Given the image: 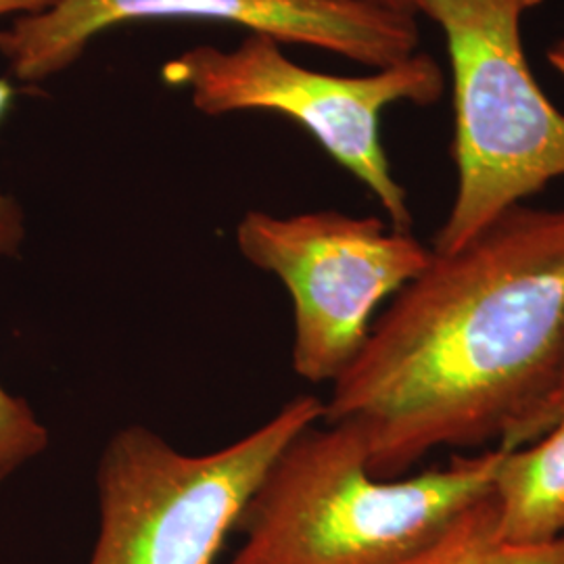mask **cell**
Returning <instances> with one entry per match:
<instances>
[{
    "instance_id": "obj_3",
    "label": "cell",
    "mask_w": 564,
    "mask_h": 564,
    "mask_svg": "<svg viewBox=\"0 0 564 564\" xmlns=\"http://www.w3.org/2000/svg\"><path fill=\"white\" fill-rule=\"evenodd\" d=\"M544 0H414L444 34L456 195L431 251L452 253L564 176V113L533 76L524 15Z\"/></svg>"
},
{
    "instance_id": "obj_4",
    "label": "cell",
    "mask_w": 564,
    "mask_h": 564,
    "mask_svg": "<svg viewBox=\"0 0 564 564\" xmlns=\"http://www.w3.org/2000/svg\"><path fill=\"white\" fill-rule=\"evenodd\" d=\"M324 400L297 395L251 433L188 454L142 424L118 429L97 464L99 533L86 564H218L268 466Z\"/></svg>"
},
{
    "instance_id": "obj_7",
    "label": "cell",
    "mask_w": 564,
    "mask_h": 564,
    "mask_svg": "<svg viewBox=\"0 0 564 564\" xmlns=\"http://www.w3.org/2000/svg\"><path fill=\"white\" fill-rule=\"evenodd\" d=\"M218 21L383 69L419 53L416 15L354 0H57L0 30L13 80L39 84L72 67L102 32L132 21Z\"/></svg>"
},
{
    "instance_id": "obj_13",
    "label": "cell",
    "mask_w": 564,
    "mask_h": 564,
    "mask_svg": "<svg viewBox=\"0 0 564 564\" xmlns=\"http://www.w3.org/2000/svg\"><path fill=\"white\" fill-rule=\"evenodd\" d=\"M57 0H0V20L2 18H28L51 9Z\"/></svg>"
},
{
    "instance_id": "obj_1",
    "label": "cell",
    "mask_w": 564,
    "mask_h": 564,
    "mask_svg": "<svg viewBox=\"0 0 564 564\" xmlns=\"http://www.w3.org/2000/svg\"><path fill=\"white\" fill-rule=\"evenodd\" d=\"M564 207L517 205L391 297L330 384L324 423L354 426L381 479L440 447L529 444L561 368Z\"/></svg>"
},
{
    "instance_id": "obj_15",
    "label": "cell",
    "mask_w": 564,
    "mask_h": 564,
    "mask_svg": "<svg viewBox=\"0 0 564 564\" xmlns=\"http://www.w3.org/2000/svg\"><path fill=\"white\" fill-rule=\"evenodd\" d=\"M547 61L554 67V72H558L564 78V34L547 48Z\"/></svg>"
},
{
    "instance_id": "obj_11",
    "label": "cell",
    "mask_w": 564,
    "mask_h": 564,
    "mask_svg": "<svg viewBox=\"0 0 564 564\" xmlns=\"http://www.w3.org/2000/svg\"><path fill=\"white\" fill-rule=\"evenodd\" d=\"M21 88L9 78H0V123L9 116ZM28 237L25 214L20 203L0 191V258H18Z\"/></svg>"
},
{
    "instance_id": "obj_6",
    "label": "cell",
    "mask_w": 564,
    "mask_h": 564,
    "mask_svg": "<svg viewBox=\"0 0 564 564\" xmlns=\"http://www.w3.org/2000/svg\"><path fill=\"white\" fill-rule=\"evenodd\" d=\"M235 241L258 270L276 276L293 303L295 375L335 383L356 360L381 303L431 262V247L377 216L305 212L242 216Z\"/></svg>"
},
{
    "instance_id": "obj_2",
    "label": "cell",
    "mask_w": 564,
    "mask_h": 564,
    "mask_svg": "<svg viewBox=\"0 0 564 564\" xmlns=\"http://www.w3.org/2000/svg\"><path fill=\"white\" fill-rule=\"evenodd\" d=\"M498 447L410 477L381 479L360 433L307 426L282 447L242 510L226 564H391L435 540L491 494Z\"/></svg>"
},
{
    "instance_id": "obj_5",
    "label": "cell",
    "mask_w": 564,
    "mask_h": 564,
    "mask_svg": "<svg viewBox=\"0 0 564 564\" xmlns=\"http://www.w3.org/2000/svg\"><path fill=\"white\" fill-rule=\"evenodd\" d=\"M162 80L191 93L209 118L239 111H272L297 121L324 153L366 186L391 228L412 232L408 193L393 176L381 139V118L395 102L433 105L444 97L442 65L426 53L366 76H335L286 57L281 42L247 34L235 48L202 44L162 67Z\"/></svg>"
},
{
    "instance_id": "obj_10",
    "label": "cell",
    "mask_w": 564,
    "mask_h": 564,
    "mask_svg": "<svg viewBox=\"0 0 564 564\" xmlns=\"http://www.w3.org/2000/svg\"><path fill=\"white\" fill-rule=\"evenodd\" d=\"M48 442V429L34 410L0 384V479L42 456Z\"/></svg>"
},
{
    "instance_id": "obj_12",
    "label": "cell",
    "mask_w": 564,
    "mask_h": 564,
    "mask_svg": "<svg viewBox=\"0 0 564 564\" xmlns=\"http://www.w3.org/2000/svg\"><path fill=\"white\" fill-rule=\"evenodd\" d=\"M564 412V343H563V356H561V368H558V375H556V383L552 387L547 400H545L535 423L529 431V444L540 440L544 435L545 431L556 423Z\"/></svg>"
},
{
    "instance_id": "obj_8",
    "label": "cell",
    "mask_w": 564,
    "mask_h": 564,
    "mask_svg": "<svg viewBox=\"0 0 564 564\" xmlns=\"http://www.w3.org/2000/svg\"><path fill=\"white\" fill-rule=\"evenodd\" d=\"M491 498L502 538L545 544L564 535V412L544 435L519 449H500Z\"/></svg>"
},
{
    "instance_id": "obj_9",
    "label": "cell",
    "mask_w": 564,
    "mask_h": 564,
    "mask_svg": "<svg viewBox=\"0 0 564 564\" xmlns=\"http://www.w3.org/2000/svg\"><path fill=\"white\" fill-rule=\"evenodd\" d=\"M391 564H564V535L545 544L502 538L491 494L468 506L444 531Z\"/></svg>"
},
{
    "instance_id": "obj_16",
    "label": "cell",
    "mask_w": 564,
    "mask_h": 564,
    "mask_svg": "<svg viewBox=\"0 0 564 564\" xmlns=\"http://www.w3.org/2000/svg\"><path fill=\"white\" fill-rule=\"evenodd\" d=\"M0 484H2V479H0Z\"/></svg>"
},
{
    "instance_id": "obj_14",
    "label": "cell",
    "mask_w": 564,
    "mask_h": 564,
    "mask_svg": "<svg viewBox=\"0 0 564 564\" xmlns=\"http://www.w3.org/2000/svg\"><path fill=\"white\" fill-rule=\"evenodd\" d=\"M354 2H362V4H370V7H379V9H389V11H400V13L414 15V11H412L414 0H354Z\"/></svg>"
}]
</instances>
